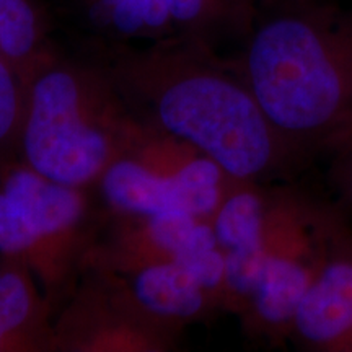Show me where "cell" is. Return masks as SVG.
Listing matches in <instances>:
<instances>
[{
	"label": "cell",
	"mask_w": 352,
	"mask_h": 352,
	"mask_svg": "<svg viewBox=\"0 0 352 352\" xmlns=\"http://www.w3.org/2000/svg\"><path fill=\"white\" fill-rule=\"evenodd\" d=\"M103 65L142 124L191 145L230 178L263 183L302 166L233 64L208 44L171 38L121 46Z\"/></svg>",
	"instance_id": "cell-1"
},
{
	"label": "cell",
	"mask_w": 352,
	"mask_h": 352,
	"mask_svg": "<svg viewBox=\"0 0 352 352\" xmlns=\"http://www.w3.org/2000/svg\"><path fill=\"white\" fill-rule=\"evenodd\" d=\"M233 63L272 129L303 165L352 132V16L310 3L259 13Z\"/></svg>",
	"instance_id": "cell-2"
},
{
	"label": "cell",
	"mask_w": 352,
	"mask_h": 352,
	"mask_svg": "<svg viewBox=\"0 0 352 352\" xmlns=\"http://www.w3.org/2000/svg\"><path fill=\"white\" fill-rule=\"evenodd\" d=\"M25 82L20 160L52 182L80 189L98 182L142 134L104 65L72 63L50 50Z\"/></svg>",
	"instance_id": "cell-3"
},
{
	"label": "cell",
	"mask_w": 352,
	"mask_h": 352,
	"mask_svg": "<svg viewBox=\"0 0 352 352\" xmlns=\"http://www.w3.org/2000/svg\"><path fill=\"white\" fill-rule=\"evenodd\" d=\"M87 201L21 160L0 166V254L23 261L51 290L80 254Z\"/></svg>",
	"instance_id": "cell-4"
},
{
	"label": "cell",
	"mask_w": 352,
	"mask_h": 352,
	"mask_svg": "<svg viewBox=\"0 0 352 352\" xmlns=\"http://www.w3.org/2000/svg\"><path fill=\"white\" fill-rule=\"evenodd\" d=\"M54 324L56 351H168L182 328L148 314L124 277L91 264Z\"/></svg>",
	"instance_id": "cell-5"
},
{
	"label": "cell",
	"mask_w": 352,
	"mask_h": 352,
	"mask_svg": "<svg viewBox=\"0 0 352 352\" xmlns=\"http://www.w3.org/2000/svg\"><path fill=\"white\" fill-rule=\"evenodd\" d=\"M98 183L104 201L121 215L183 214L214 222L233 178L202 153L168 170L126 155L113 162Z\"/></svg>",
	"instance_id": "cell-6"
},
{
	"label": "cell",
	"mask_w": 352,
	"mask_h": 352,
	"mask_svg": "<svg viewBox=\"0 0 352 352\" xmlns=\"http://www.w3.org/2000/svg\"><path fill=\"white\" fill-rule=\"evenodd\" d=\"M126 274L139 305L176 328L223 308L226 259L219 246L175 261L140 264Z\"/></svg>",
	"instance_id": "cell-7"
},
{
	"label": "cell",
	"mask_w": 352,
	"mask_h": 352,
	"mask_svg": "<svg viewBox=\"0 0 352 352\" xmlns=\"http://www.w3.org/2000/svg\"><path fill=\"white\" fill-rule=\"evenodd\" d=\"M290 340L303 349L352 352V230L333 245L298 307Z\"/></svg>",
	"instance_id": "cell-8"
},
{
	"label": "cell",
	"mask_w": 352,
	"mask_h": 352,
	"mask_svg": "<svg viewBox=\"0 0 352 352\" xmlns=\"http://www.w3.org/2000/svg\"><path fill=\"white\" fill-rule=\"evenodd\" d=\"M56 351L50 305L23 261L0 259V352Z\"/></svg>",
	"instance_id": "cell-9"
},
{
	"label": "cell",
	"mask_w": 352,
	"mask_h": 352,
	"mask_svg": "<svg viewBox=\"0 0 352 352\" xmlns=\"http://www.w3.org/2000/svg\"><path fill=\"white\" fill-rule=\"evenodd\" d=\"M261 183L233 179L212 227L223 254L263 253L270 195Z\"/></svg>",
	"instance_id": "cell-10"
},
{
	"label": "cell",
	"mask_w": 352,
	"mask_h": 352,
	"mask_svg": "<svg viewBox=\"0 0 352 352\" xmlns=\"http://www.w3.org/2000/svg\"><path fill=\"white\" fill-rule=\"evenodd\" d=\"M272 0H168L171 38L210 46L219 34H248L263 8ZM170 38V39H171Z\"/></svg>",
	"instance_id": "cell-11"
},
{
	"label": "cell",
	"mask_w": 352,
	"mask_h": 352,
	"mask_svg": "<svg viewBox=\"0 0 352 352\" xmlns=\"http://www.w3.org/2000/svg\"><path fill=\"white\" fill-rule=\"evenodd\" d=\"M91 20L120 39L171 38L168 0H88Z\"/></svg>",
	"instance_id": "cell-12"
},
{
	"label": "cell",
	"mask_w": 352,
	"mask_h": 352,
	"mask_svg": "<svg viewBox=\"0 0 352 352\" xmlns=\"http://www.w3.org/2000/svg\"><path fill=\"white\" fill-rule=\"evenodd\" d=\"M50 50L46 23L34 0H0V59L26 76Z\"/></svg>",
	"instance_id": "cell-13"
},
{
	"label": "cell",
	"mask_w": 352,
	"mask_h": 352,
	"mask_svg": "<svg viewBox=\"0 0 352 352\" xmlns=\"http://www.w3.org/2000/svg\"><path fill=\"white\" fill-rule=\"evenodd\" d=\"M25 103V76L7 60L0 59V166L20 160Z\"/></svg>",
	"instance_id": "cell-14"
},
{
	"label": "cell",
	"mask_w": 352,
	"mask_h": 352,
	"mask_svg": "<svg viewBox=\"0 0 352 352\" xmlns=\"http://www.w3.org/2000/svg\"><path fill=\"white\" fill-rule=\"evenodd\" d=\"M331 153V182L346 204L352 208V132Z\"/></svg>",
	"instance_id": "cell-15"
}]
</instances>
